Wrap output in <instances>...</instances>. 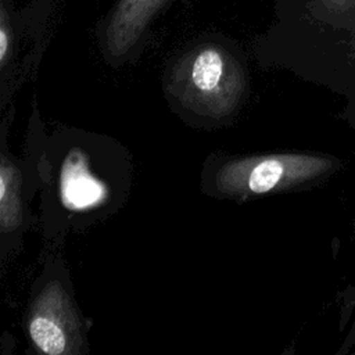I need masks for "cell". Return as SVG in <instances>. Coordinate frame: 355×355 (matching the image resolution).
<instances>
[{"instance_id":"5b68a950","label":"cell","mask_w":355,"mask_h":355,"mask_svg":"<svg viewBox=\"0 0 355 355\" xmlns=\"http://www.w3.org/2000/svg\"><path fill=\"white\" fill-rule=\"evenodd\" d=\"M60 191L68 208L85 209L100 202L105 194V186L92 175L85 155L72 153L61 171Z\"/></svg>"},{"instance_id":"277c9868","label":"cell","mask_w":355,"mask_h":355,"mask_svg":"<svg viewBox=\"0 0 355 355\" xmlns=\"http://www.w3.org/2000/svg\"><path fill=\"white\" fill-rule=\"evenodd\" d=\"M28 334L31 343L42 354L78 352L80 345L78 315L60 283H49L36 297L28 318Z\"/></svg>"},{"instance_id":"8992f818","label":"cell","mask_w":355,"mask_h":355,"mask_svg":"<svg viewBox=\"0 0 355 355\" xmlns=\"http://www.w3.org/2000/svg\"><path fill=\"white\" fill-rule=\"evenodd\" d=\"M19 182L18 168L3 154L0 164V226L3 233L14 232L22 222Z\"/></svg>"},{"instance_id":"7a4b0ae2","label":"cell","mask_w":355,"mask_h":355,"mask_svg":"<svg viewBox=\"0 0 355 355\" xmlns=\"http://www.w3.org/2000/svg\"><path fill=\"white\" fill-rule=\"evenodd\" d=\"M330 168V159L313 154L243 157L229 159L216 169L214 187L229 197L259 196L298 186Z\"/></svg>"},{"instance_id":"52a82bcc","label":"cell","mask_w":355,"mask_h":355,"mask_svg":"<svg viewBox=\"0 0 355 355\" xmlns=\"http://www.w3.org/2000/svg\"><path fill=\"white\" fill-rule=\"evenodd\" d=\"M354 340H355V323H354V326H352V329H351V331H349V334H348V338H347L345 344L348 345V343H352Z\"/></svg>"},{"instance_id":"3957f363","label":"cell","mask_w":355,"mask_h":355,"mask_svg":"<svg viewBox=\"0 0 355 355\" xmlns=\"http://www.w3.org/2000/svg\"><path fill=\"white\" fill-rule=\"evenodd\" d=\"M173 0H115L96 25L104 57L114 64L130 58Z\"/></svg>"},{"instance_id":"6da1fadb","label":"cell","mask_w":355,"mask_h":355,"mask_svg":"<svg viewBox=\"0 0 355 355\" xmlns=\"http://www.w3.org/2000/svg\"><path fill=\"white\" fill-rule=\"evenodd\" d=\"M166 79L169 92L186 108L215 119L233 112L247 87L240 53L220 36L193 43L171 64Z\"/></svg>"}]
</instances>
